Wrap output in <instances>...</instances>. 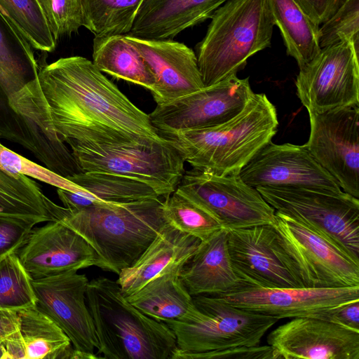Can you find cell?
Here are the masks:
<instances>
[{
  "label": "cell",
  "mask_w": 359,
  "mask_h": 359,
  "mask_svg": "<svg viewBox=\"0 0 359 359\" xmlns=\"http://www.w3.org/2000/svg\"><path fill=\"white\" fill-rule=\"evenodd\" d=\"M227 245L242 283L266 288L301 287L280 245L274 224L227 231Z\"/></svg>",
  "instance_id": "16"
},
{
  "label": "cell",
  "mask_w": 359,
  "mask_h": 359,
  "mask_svg": "<svg viewBox=\"0 0 359 359\" xmlns=\"http://www.w3.org/2000/svg\"><path fill=\"white\" fill-rule=\"evenodd\" d=\"M163 214L168 224L201 241L222 229L215 219L177 189L164 199Z\"/></svg>",
  "instance_id": "34"
},
{
  "label": "cell",
  "mask_w": 359,
  "mask_h": 359,
  "mask_svg": "<svg viewBox=\"0 0 359 359\" xmlns=\"http://www.w3.org/2000/svg\"><path fill=\"white\" fill-rule=\"evenodd\" d=\"M86 300L105 359H172L176 338L163 321L132 305L113 279L99 276L88 282Z\"/></svg>",
  "instance_id": "4"
},
{
  "label": "cell",
  "mask_w": 359,
  "mask_h": 359,
  "mask_svg": "<svg viewBox=\"0 0 359 359\" xmlns=\"http://www.w3.org/2000/svg\"><path fill=\"white\" fill-rule=\"evenodd\" d=\"M200 243L168 223L139 258L118 275L123 294L128 295L163 273L180 271Z\"/></svg>",
  "instance_id": "22"
},
{
  "label": "cell",
  "mask_w": 359,
  "mask_h": 359,
  "mask_svg": "<svg viewBox=\"0 0 359 359\" xmlns=\"http://www.w3.org/2000/svg\"><path fill=\"white\" fill-rule=\"evenodd\" d=\"M276 212L310 228L359 262V200L340 190L258 187Z\"/></svg>",
  "instance_id": "7"
},
{
  "label": "cell",
  "mask_w": 359,
  "mask_h": 359,
  "mask_svg": "<svg viewBox=\"0 0 359 359\" xmlns=\"http://www.w3.org/2000/svg\"><path fill=\"white\" fill-rule=\"evenodd\" d=\"M275 106L264 93H254L244 109L222 124L160 133L194 169L237 175L277 132Z\"/></svg>",
  "instance_id": "2"
},
{
  "label": "cell",
  "mask_w": 359,
  "mask_h": 359,
  "mask_svg": "<svg viewBox=\"0 0 359 359\" xmlns=\"http://www.w3.org/2000/svg\"><path fill=\"white\" fill-rule=\"evenodd\" d=\"M274 25L280 31L286 51L302 68L320 51L319 27L294 0H268Z\"/></svg>",
  "instance_id": "29"
},
{
  "label": "cell",
  "mask_w": 359,
  "mask_h": 359,
  "mask_svg": "<svg viewBox=\"0 0 359 359\" xmlns=\"http://www.w3.org/2000/svg\"><path fill=\"white\" fill-rule=\"evenodd\" d=\"M275 214L280 245L301 287L359 286V262L302 223Z\"/></svg>",
  "instance_id": "8"
},
{
  "label": "cell",
  "mask_w": 359,
  "mask_h": 359,
  "mask_svg": "<svg viewBox=\"0 0 359 359\" xmlns=\"http://www.w3.org/2000/svg\"><path fill=\"white\" fill-rule=\"evenodd\" d=\"M266 341L277 359H359V331L318 318H292Z\"/></svg>",
  "instance_id": "17"
},
{
  "label": "cell",
  "mask_w": 359,
  "mask_h": 359,
  "mask_svg": "<svg viewBox=\"0 0 359 359\" xmlns=\"http://www.w3.org/2000/svg\"><path fill=\"white\" fill-rule=\"evenodd\" d=\"M194 309L183 320H166L176 338L172 359L259 345L278 319L233 306L214 295L193 297Z\"/></svg>",
  "instance_id": "6"
},
{
  "label": "cell",
  "mask_w": 359,
  "mask_h": 359,
  "mask_svg": "<svg viewBox=\"0 0 359 359\" xmlns=\"http://www.w3.org/2000/svg\"><path fill=\"white\" fill-rule=\"evenodd\" d=\"M176 189L226 231L275 224V210L239 174L220 175L192 168L185 171Z\"/></svg>",
  "instance_id": "10"
},
{
  "label": "cell",
  "mask_w": 359,
  "mask_h": 359,
  "mask_svg": "<svg viewBox=\"0 0 359 359\" xmlns=\"http://www.w3.org/2000/svg\"><path fill=\"white\" fill-rule=\"evenodd\" d=\"M0 358L25 359V350L19 330L0 344Z\"/></svg>",
  "instance_id": "43"
},
{
  "label": "cell",
  "mask_w": 359,
  "mask_h": 359,
  "mask_svg": "<svg viewBox=\"0 0 359 359\" xmlns=\"http://www.w3.org/2000/svg\"><path fill=\"white\" fill-rule=\"evenodd\" d=\"M53 126L69 145L151 146L168 142L90 60L61 57L39 69Z\"/></svg>",
  "instance_id": "1"
},
{
  "label": "cell",
  "mask_w": 359,
  "mask_h": 359,
  "mask_svg": "<svg viewBox=\"0 0 359 359\" xmlns=\"http://www.w3.org/2000/svg\"><path fill=\"white\" fill-rule=\"evenodd\" d=\"M179 273L175 271L158 276L126 297L132 305L156 320H183L195 305Z\"/></svg>",
  "instance_id": "27"
},
{
  "label": "cell",
  "mask_w": 359,
  "mask_h": 359,
  "mask_svg": "<svg viewBox=\"0 0 359 359\" xmlns=\"http://www.w3.org/2000/svg\"><path fill=\"white\" fill-rule=\"evenodd\" d=\"M306 14L320 26L341 6L344 0H294Z\"/></svg>",
  "instance_id": "41"
},
{
  "label": "cell",
  "mask_w": 359,
  "mask_h": 359,
  "mask_svg": "<svg viewBox=\"0 0 359 359\" xmlns=\"http://www.w3.org/2000/svg\"><path fill=\"white\" fill-rule=\"evenodd\" d=\"M179 276L192 297L219 295L239 285L229 253L227 231L222 229L201 241Z\"/></svg>",
  "instance_id": "24"
},
{
  "label": "cell",
  "mask_w": 359,
  "mask_h": 359,
  "mask_svg": "<svg viewBox=\"0 0 359 359\" xmlns=\"http://www.w3.org/2000/svg\"><path fill=\"white\" fill-rule=\"evenodd\" d=\"M297 95L308 113L359 104V50L340 42L323 48L299 69Z\"/></svg>",
  "instance_id": "11"
},
{
  "label": "cell",
  "mask_w": 359,
  "mask_h": 359,
  "mask_svg": "<svg viewBox=\"0 0 359 359\" xmlns=\"http://www.w3.org/2000/svg\"><path fill=\"white\" fill-rule=\"evenodd\" d=\"M16 253L32 279L78 271L96 262L95 252L86 240L56 221L33 228Z\"/></svg>",
  "instance_id": "19"
},
{
  "label": "cell",
  "mask_w": 359,
  "mask_h": 359,
  "mask_svg": "<svg viewBox=\"0 0 359 359\" xmlns=\"http://www.w3.org/2000/svg\"><path fill=\"white\" fill-rule=\"evenodd\" d=\"M306 143L316 160L342 191L359 198V107L309 113Z\"/></svg>",
  "instance_id": "13"
},
{
  "label": "cell",
  "mask_w": 359,
  "mask_h": 359,
  "mask_svg": "<svg viewBox=\"0 0 359 359\" xmlns=\"http://www.w3.org/2000/svg\"><path fill=\"white\" fill-rule=\"evenodd\" d=\"M32 278L17 253L0 259V309L18 311L35 306Z\"/></svg>",
  "instance_id": "35"
},
{
  "label": "cell",
  "mask_w": 359,
  "mask_h": 359,
  "mask_svg": "<svg viewBox=\"0 0 359 359\" xmlns=\"http://www.w3.org/2000/svg\"><path fill=\"white\" fill-rule=\"evenodd\" d=\"M88 279L72 271L32 279L35 307L50 318L67 334L76 351L99 358V343L86 300Z\"/></svg>",
  "instance_id": "15"
},
{
  "label": "cell",
  "mask_w": 359,
  "mask_h": 359,
  "mask_svg": "<svg viewBox=\"0 0 359 359\" xmlns=\"http://www.w3.org/2000/svg\"><path fill=\"white\" fill-rule=\"evenodd\" d=\"M50 199L34 180L0 167V215L52 221L47 208Z\"/></svg>",
  "instance_id": "31"
},
{
  "label": "cell",
  "mask_w": 359,
  "mask_h": 359,
  "mask_svg": "<svg viewBox=\"0 0 359 359\" xmlns=\"http://www.w3.org/2000/svg\"><path fill=\"white\" fill-rule=\"evenodd\" d=\"M67 179L83 190V193L79 194L57 189L64 207L72 211L100 203H128L160 197L147 184L117 174L81 171Z\"/></svg>",
  "instance_id": "26"
},
{
  "label": "cell",
  "mask_w": 359,
  "mask_h": 359,
  "mask_svg": "<svg viewBox=\"0 0 359 359\" xmlns=\"http://www.w3.org/2000/svg\"><path fill=\"white\" fill-rule=\"evenodd\" d=\"M344 41L359 50V0H344L332 15L319 27L320 48Z\"/></svg>",
  "instance_id": "36"
},
{
  "label": "cell",
  "mask_w": 359,
  "mask_h": 359,
  "mask_svg": "<svg viewBox=\"0 0 359 359\" xmlns=\"http://www.w3.org/2000/svg\"><path fill=\"white\" fill-rule=\"evenodd\" d=\"M39 69L33 48L0 11V128L16 121L9 99L38 77Z\"/></svg>",
  "instance_id": "25"
},
{
  "label": "cell",
  "mask_w": 359,
  "mask_h": 359,
  "mask_svg": "<svg viewBox=\"0 0 359 359\" xmlns=\"http://www.w3.org/2000/svg\"><path fill=\"white\" fill-rule=\"evenodd\" d=\"M241 177L253 187H313L341 189L306 144L270 142L245 165Z\"/></svg>",
  "instance_id": "18"
},
{
  "label": "cell",
  "mask_w": 359,
  "mask_h": 359,
  "mask_svg": "<svg viewBox=\"0 0 359 359\" xmlns=\"http://www.w3.org/2000/svg\"><path fill=\"white\" fill-rule=\"evenodd\" d=\"M210 19L196 56L205 86L236 75L269 47L275 25L268 0H228Z\"/></svg>",
  "instance_id": "5"
},
{
  "label": "cell",
  "mask_w": 359,
  "mask_h": 359,
  "mask_svg": "<svg viewBox=\"0 0 359 359\" xmlns=\"http://www.w3.org/2000/svg\"><path fill=\"white\" fill-rule=\"evenodd\" d=\"M0 167L9 172L22 174L32 177L55 187L57 189H63L79 194L83 192L79 186L69 180L14 152L1 142Z\"/></svg>",
  "instance_id": "38"
},
{
  "label": "cell",
  "mask_w": 359,
  "mask_h": 359,
  "mask_svg": "<svg viewBox=\"0 0 359 359\" xmlns=\"http://www.w3.org/2000/svg\"><path fill=\"white\" fill-rule=\"evenodd\" d=\"M19 330V318L15 311L0 309V344Z\"/></svg>",
  "instance_id": "44"
},
{
  "label": "cell",
  "mask_w": 359,
  "mask_h": 359,
  "mask_svg": "<svg viewBox=\"0 0 359 359\" xmlns=\"http://www.w3.org/2000/svg\"><path fill=\"white\" fill-rule=\"evenodd\" d=\"M235 358V359H277L273 348L269 345L239 346L221 351L196 355L193 359Z\"/></svg>",
  "instance_id": "40"
},
{
  "label": "cell",
  "mask_w": 359,
  "mask_h": 359,
  "mask_svg": "<svg viewBox=\"0 0 359 359\" xmlns=\"http://www.w3.org/2000/svg\"><path fill=\"white\" fill-rule=\"evenodd\" d=\"M255 93L249 79L231 76L170 102L149 114L158 133L216 126L237 116Z\"/></svg>",
  "instance_id": "12"
},
{
  "label": "cell",
  "mask_w": 359,
  "mask_h": 359,
  "mask_svg": "<svg viewBox=\"0 0 359 359\" xmlns=\"http://www.w3.org/2000/svg\"><path fill=\"white\" fill-rule=\"evenodd\" d=\"M9 102L23 118L33 143V154L45 167L67 179L82 171L53 126L38 77L12 95Z\"/></svg>",
  "instance_id": "21"
},
{
  "label": "cell",
  "mask_w": 359,
  "mask_h": 359,
  "mask_svg": "<svg viewBox=\"0 0 359 359\" xmlns=\"http://www.w3.org/2000/svg\"><path fill=\"white\" fill-rule=\"evenodd\" d=\"M38 219L0 215V259L16 253L26 241Z\"/></svg>",
  "instance_id": "39"
},
{
  "label": "cell",
  "mask_w": 359,
  "mask_h": 359,
  "mask_svg": "<svg viewBox=\"0 0 359 359\" xmlns=\"http://www.w3.org/2000/svg\"><path fill=\"white\" fill-rule=\"evenodd\" d=\"M143 0H81L84 25L95 36L129 34Z\"/></svg>",
  "instance_id": "32"
},
{
  "label": "cell",
  "mask_w": 359,
  "mask_h": 359,
  "mask_svg": "<svg viewBox=\"0 0 359 359\" xmlns=\"http://www.w3.org/2000/svg\"><path fill=\"white\" fill-rule=\"evenodd\" d=\"M0 11L33 48L55 50L57 41L37 0H0Z\"/></svg>",
  "instance_id": "33"
},
{
  "label": "cell",
  "mask_w": 359,
  "mask_h": 359,
  "mask_svg": "<svg viewBox=\"0 0 359 359\" xmlns=\"http://www.w3.org/2000/svg\"><path fill=\"white\" fill-rule=\"evenodd\" d=\"M92 62L102 72L149 91L155 84L149 67L126 34L95 36Z\"/></svg>",
  "instance_id": "28"
},
{
  "label": "cell",
  "mask_w": 359,
  "mask_h": 359,
  "mask_svg": "<svg viewBox=\"0 0 359 359\" xmlns=\"http://www.w3.org/2000/svg\"><path fill=\"white\" fill-rule=\"evenodd\" d=\"M227 303L277 319L312 317L330 320L337 308L359 301V286L266 288L241 283L214 295Z\"/></svg>",
  "instance_id": "14"
},
{
  "label": "cell",
  "mask_w": 359,
  "mask_h": 359,
  "mask_svg": "<svg viewBox=\"0 0 359 359\" xmlns=\"http://www.w3.org/2000/svg\"><path fill=\"white\" fill-rule=\"evenodd\" d=\"M149 67L155 84L150 91L163 104L205 87L194 51L184 43L167 39H147L126 34Z\"/></svg>",
  "instance_id": "20"
},
{
  "label": "cell",
  "mask_w": 359,
  "mask_h": 359,
  "mask_svg": "<svg viewBox=\"0 0 359 359\" xmlns=\"http://www.w3.org/2000/svg\"><path fill=\"white\" fill-rule=\"evenodd\" d=\"M17 312L25 359H72L70 339L50 318L35 306Z\"/></svg>",
  "instance_id": "30"
},
{
  "label": "cell",
  "mask_w": 359,
  "mask_h": 359,
  "mask_svg": "<svg viewBox=\"0 0 359 359\" xmlns=\"http://www.w3.org/2000/svg\"><path fill=\"white\" fill-rule=\"evenodd\" d=\"M82 171H98L135 179L163 198L173 193L184 172V161L169 142L151 146L69 145Z\"/></svg>",
  "instance_id": "9"
},
{
  "label": "cell",
  "mask_w": 359,
  "mask_h": 359,
  "mask_svg": "<svg viewBox=\"0 0 359 359\" xmlns=\"http://www.w3.org/2000/svg\"><path fill=\"white\" fill-rule=\"evenodd\" d=\"M57 41L83 27L81 0H37Z\"/></svg>",
  "instance_id": "37"
},
{
  "label": "cell",
  "mask_w": 359,
  "mask_h": 359,
  "mask_svg": "<svg viewBox=\"0 0 359 359\" xmlns=\"http://www.w3.org/2000/svg\"><path fill=\"white\" fill-rule=\"evenodd\" d=\"M164 198L128 203H100L72 211L59 222L69 227L93 248L95 266L118 275L131 266L168 224Z\"/></svg>",
  "instance_id": "3"
},
{
  "label": "cell",
  "mask_w": 359,
  "mask_h": 359,
  "mask_svg": "<svg viewBox=\"0 0 359 359\" xmlns=\"http://www.w3.org/2000/svg\"><path fill=\"white\" fill-rule=\"evenodd\" d=\"M330 320L359 331V301L337 308L331 314Z\"/></svg>",
  "instance_id": "42"
},
{
  "label": "cell",
  "mask_w": 359,
  "mask_h": 359,
  "mask_svg": "<svg viewBox=\"0 0 359 359\" xmlns=\"http://www.w3.org/2000/svg\"><path fill=\"white\" fill-rule=\"evenodd\" d=\"M226 1L143 0L129 34L147 39H172L210 18Z\"/></svg>",
  "instance_id": "23"
}]
</instances>
